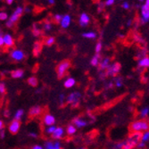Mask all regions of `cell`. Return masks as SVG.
Instances as JSON below:
<instances>
[{
  "instance_id": "cell-35",
  "label": "cell",
  "mask_w": 149,
  "mask_h": 149,
  "mask_svg": "<svg viewBox=\"0 0 149 149\" xmlns=\"http://www.w3.org/2000/svg\"><path fill=\"white\" fill-rule=\"evenodd\" d=\"M148 139H149V132H148V130H147V131H145V132H143V133H142L141 141L146 143V142H147V141H148Z\"/></svg>"
},
{
  "instance_id": "cell-54",
  "label": "cell",
  "mask_w": 149,
  "mask_h": 149,
  "mask_svg": "<svg viewBox=\"0 0 149 149\" xmlns=\"http://www.w3.org/2000/svg\"><path fill=\"white\" fill-rule=\"evenodd\" d=\"M4 115H5L6 117H8V116L10 115V112H9L8 110H6V111H5V113H4Z\"/></svg>"
},
{
  "instance_id": "cell-52",
  "label": "cell",
  "mask_w": 149,
  "mask_h": 149,
  "mask_svg": "<svg viewBox=\"0 0 149 149\" xmlns=\"http://www.w3.org/2000/svg\"><path fill=\"white\" fill-rule=\"evenodd\" d=\"M4 127H5V124L3 123V120H0V130H4Z\"/></svg>"
},
{
  "instance_id": "cell-24",
  "label": "cell",
  "mask_w": 149,
  "mask_h": 149,
  "mask_svg": "<svg viewBox=\"0 0 149 149\" xmlns=\"http://www.w3.org/2000/svg\"><path fill=\"white\" fill-rule=\"evenodd\" d=\"M100 59H101V56L99 55V54H96V55L93 56V58L90 61L91 65L92 66H98L99 62H100Z\"/></svg>"
},
{
  "instance_id": "cell-47",
  "label": "cell",
  "mask_w": 149,
  "mask_h": 149,
  "mask_svg": "<svg viewBox=\"0 0 149 149\" xmlns=\"http://www.w3.org/2000/svg\"><path fill=\"white\" fill-rule=\"evenodd\" d=\"M113 86H114L113 82V81H111V82H109V83H108V84L105 86V88H109V89H111V88H113Z\"/></svg>"
},
{
  "instance_id": "cell-5",
  "label": "cell",
  "mask_w": 149,
  "mask_h": 149,
  "mask_svg": "<svg viewBox=\"0 0 149 149\" xmlns=\"http://www.w3.org/2000/svg\"><path fill=\"white\" fill-rule=\"evenodd\" d=\"M140 13H141V17L139 20L140 24H145L148 22L149 20V1L146 0L145 5L141 6L140 9Z\"/></svg>"
},
{
  "instance_id": "cell-38",
  "label": "cell",
  "mask_w": 149,
  "mask_h": 149,
  "mask_svg": "<svg viewBox=\"0 0 149 149\" xmlns=\"http://www.w3.org/2000/svg\"><path fill=\"white\" fill-rule=\"evenodd\" d=\"M8 18V15L6 12H0V20L5 21Z\"/></svg>"
},
{
  "instance_id": "cell-1",
  "label": "cell",
  "mask_w": 149,
  "mask_h": 149,
  "mask_svg": "<svg viewBox=\"0 0 149 149\" xmlns=\"http://www.w3.org/2000/svg\"><path fill=\"white\" fill-rule=\"evenodd\" d=\"M143 132H132L128 139L123 141V149H134L137 146L139 141H141Z\"/></svg>"
},
{
  "instance_id": "cell-41",
  "label": "cell",
  "mask_w": 149,
  "mask_h": 149,
  "mask_svg": "<svg viewBox=\"0 0 149 149\" xmlns=\"http://www.w3.org/2000/svg\"><path fill=\"white\" fill-rule=\"evenodd\" d=\"M123 142H119L113 146V148L114 149H123Z\"/></svg>"
},
{
  "instance_id": "cell-34",
  "label": "cell",
  "mask_w": 149,
  "mask_h": 149,
  "mask_svg": "<svg viewBox=\"0 0 149 149\" xmlns=\"http://www.w3.org/2000/svg\"><path fill=\"white\" fill-rule=\"evenodd\" d=\"M55 41H56L55 38L49 37V38H47L45 40V44H46V46H47V47H51L54 43H55Z\"/></svg>"
},
{
  "instance_id": "cell-46",
  "label": "cell",
  "mask_w": 149,
  "mask_h": 149,
  "mask_svg": "<svg viewBox=\"0 0 149 149\" xmlns=\"http://www.w3.org/2000/svg\"><path fill=\"white\" fill-rule=\"evenodd\" d=\"M104 4L103 2H100L99 3V6H98V12L100 13L101 11L104 10Z\"/></svg>"
},
{
  "instance_id": "cell-22",
  "label": "cell",
  "mask_w": 149,
  "mask_h": 149,
  "mask_svg": "<svg viewBox=\"0 0 149 149\" xmlns=\"http://www.w3.org/2000/svg\"><path fill=\"white\" fill-rule=\"evenodd\" d=\"M32 32H33V35L36 36V37H38L42 34V30L41 28L38 26V23H34L33 24V28H32Z\"/></svg>"
},
{
  "instance_id": "cell-55",
  "label": "cell",
  "mask_w": 149,
  "mask_h": 149,
  "mask_svg": "<svg viewBox=\"0 0 149 149\" xmlns=\"http://www.w3.org/2000/svg\"><path fill=\"white\" fill-rule=\"evenodd\" d=\"M55 3H56L55 0H49V1H48V4H49V5H54Z\"/></svg>"
},
{
  "instance_id": "cell-4",
  "label": "cell",
  "mask_w": 149,
  "mask_h": 149,
  "mask_svg": "<svg viewBox=\"0 0 149 149\" xmlns=\"http://www.w3.org/2000/svg\"><path fill=\"white\" fill-rule=\"evenodd\" d=\"M70 66H71V63L68 60H65V61H63L62 63H60L56 67L57 77L59 79H62L63 77H64L67 70L70 68Z\"/></svg>"
},
{
  "instance_id": "cell-51",
  "label": "cell",
  "mask_w": 149,
  "mask_h": 149,
  "mask_svg": "<svg viewBox=\"0 0 149 149\" xmlns=\"http://www.w3.org/2000/svg\"><path fill=\"white\" fill-rule=\"evenodd\" d=\"M4 46V40H3V36L0 35V47Z\"/></svg>"
},
{
  "instance_id": "cell-59",
  "label": "cell",
  "mask_w": 149,
  "mask_h": 149,
  "mask_svg": "<svg viewBox=\"0 0 149 149\" xmlns=\"http://www.w3.org/2000/svg\"><path fill=\"white\" fill-rule=\"evenodd\" d=\"M0 31H1V30H0Z\"/></svg>"
},
{
  "instance_id": "cell-20",
  "label": "cell",
  "mask_w": 149,
  "mask_h": 149,
  "mask_svg": "<svg viewBox=\"0 0 149 149\" xmlns=\"http://www.w3.org/2000/svg\"><path fill=\"white\" fill-rule=\"evenodd\" d=\"M42 50V44L40 42H36L33 46V55L34 56H38Z\"/></svg>"
},
{
  "instance_id": "cell-26",
  "label": "cell",
  "mask_w": 149,
  "mask_h": 149,
  "mask_svg": "<svg viewBox=\"0 0 149 149\" xmlns=\"http://www.w3.org/2000/svg\"><path fill=\"white\" fill-rule=\"evenodd\" d=\"M148 113H149V108H148V106H146V107L142 108L141 111H140V117L142 118V120H145L147 117Z\"/></svg>"
},
{
  "instance_id": "cell-31",
  "label": "cell",
  "mask_w": 149,
  "mask_h": 149,
  "mask_svg": "<svg viewBox=\"0 0 149 149\" xmlns=\"http://www.w3.org/2000/svg\"><path fill=\"white\" fill-rule=\"evenodd\" d=\"M23 114H24V111H23L22 109H19V110L15 113L13 119H15V120H19V121H20V120L22 119V117L23 116Z\"/></svg>"
},
{
  "instance_id": "cell-16",
  "label": "cell",
  "mask_w": 149,
  "mask_h": 149,
  "mask_svg": "<svg viewBox=\"0 0 149 149\" xmlns=\"http://www.w3.org/2000/svg\"><path fill=\"white\" fill-rule=\"evenodd\" d=\"M3 40H4V45L7 47H11L15 44V40H13V37L10 34H6L3 36Z\"/></svg>"
},
{
  "instance_id": "cell-2",
  "label": "cell",
  "mask_w": 149,
  "mask_h": 149,
  "mask_svg": "<svg viewBox=\"0 0 149 149\" xmlns=\"http://www.w3.org/2000/svg\"><path fill=\"white\" fill-rule=\"evenodd\" d=\"M149 128L148 121L146 120H139L132 123L130 126V130L132 132H145L147 131Z\"/></svg>"
},
{
  "instance_id": "cell-8",
  "label": "cell",
  "mask_w": 149,
  "mask_h": 149,
  "mask_svg": "<svg viewBox=\"0 0 149 149\" xmlns=\"http://www.w3.org/2000/svg\"><path fill=\"white\" fill-rule=\"evenodd\" d=\"M10 56H11V57H12L13 60H15V61H17V62L23 60L24 57H25L24 53H23L22 50H20V49H13V50L11 52Z\"/></svg>"
},
{
  "instance_id": "cell-56",
  "label": "cell",
  "mask_w": 149,
  "mask_h": 149,
  "mask_svg": "<svg viewBox=\"0 0 149 149\" xmlns=\"http://www.w3.org/2000/svg\"><path fill=\"white\" fill-rule=\"evenodd\" d=\"M13 3V0H7V1H6V4H7V5H12Z\"/></svg>"
},
{
  "instance_id": "cell-25",
  "label": "cell",
  "mask_w": 149,
  "mask_h": 149,
  "mask_svg": "<svg viewBox=\"0 0 149 149\" xmlns=\"http://www.w3.org/2000/svg\"><path fill=\"white\" fill-rule=\"evenodd\" d=\"M82 37L85 38H88V39H93L97 38V33L93 32V31H89V32H84L82 34Z\"/></svg>"
},
{
  "instance_id": "cell-15",
  "label": "cell",
  "mask_w": 149,
  "mask_h": 149,
  "mask_svg": "<svg viewBox=\"0 0 149 149\" xmlns=\"http://www.w3.org/2000/svg\"><path fill=\"white\" fill-rule=\"evenodd\" d=\"M42 113V108L40 107L39 105H35L32 106L30 111H29V116L31 117H36L38 115H39L40 113Z\"/></svg>"
},
{
  "instance_id": "cell-33",
  "label": "cell",
  "mask_w": 149,
  "mask_h": 149,
  "mask_svg": "<svg viewBox=\"0 0 149 149\" xmlns=\"http://www.w3.org/2000/svg\"><path fill=\"white\" fill-rule=\"evenodd\" d=\"M117 88H120L123 85V79L121 77H116L115 78V84H114Z\"/></svg>"
},
{
  "instance_id": "cell-13",
  "label": "cell",
  "mask_w": 149,
  "mask_h": 149,
  "mask_svg": "<svg viewBox=\"0 0 149 149\" xmlns=\"http://www.w3.org/2000/svg\"><path fill=\"white\" fill-rule=\"evenodd\" d=\"M72 123H73L72 124L75 127H78V128H83V127H85L88 124V121L85 119L81 118V117H76V118H74Z\"/></svg>"
},
{
  "instance_id": "cell-7",
  "label": "cell",
  "mask_w": 149,
  "mask_h": 149,
  "mask_svg": "<svg viewBox=\"0 0 149 149\" xmlns=\"http://www.w3.org/2000/svg\"><path fill=\"white\" fill-rule=\"evenodd\" d=\"M120 68H121V65H120V63H113L110 64L109 67H108V68L106 69L105 75L106 76L114 77V76H116L120 72Z\"/></svg>"
},
{
  "instance_id": "cell-6",
  "label": "cell",
  "mask_w": 149,
  "mask_h": 149,
  "mask_svg": "<svg viewBox=\"0 0 149 149\" xmlns=\"http://www.w3.org/2000/svg\"><path fill=\"white\" fill-rule=\"evenodd\" d=\"M80 97H81V95L79 92H72L69 95L68 97H67L66 101L72 107H77L79 104Z\"/></svg>"
},
{
  "instance_id": "cell-44",
  "label": "cell",
  "mask_w": 149,
  "mask_h": 149,
  "mask_svg": "<svg viewBox=\"0 0 149 149\" xmlns=\"http://www.w3.org/2000/svg\"><path fill=\"white\" fill-rule=\"evenodd\" d=\"M121 6H123V8L125 9V10H128V9H130V4H129L128 2H123V5H121Z\"/></svg>"
},
{
  "instance_id": "cell-48",
  "label": "cell",
  "mask_w": 149,
  "mask_h": 149,
  "mask_svg": "<svg viewBox=\"0 0 149 149\" xmlns=\"http://www.w3.org/2000/svg\"><path fill=\"white\" fill-rule=\"evenodd\" d=\"M29 137H31V138L36 139V138H38V134L37 133H34V132H30L29 133Z\"/></svg>"
},
{
  "instance_id": "cell-11",
  "label": "cell",
  "mask_w": 149,
  "mask_h": 149,
  "mask_svg": "<svg viewBox=\"0 0 149 149\" xmlns=\"http://www.w3.org/2000/svg\"><path fill=\"white\" fill-rule=\"evenodd\" d=\"M43 123L46 126H53L56 123V118L50 113H47L43 116Z\"/></svg>"
},
{
  "instance_id": "cell-42",
  "label": "cell",
  "mask_w": 149,
  "mask_h": 149,
  "mask_svg": "<svg viewBox=\"0 0 149 149\" xmlns=\"http://www.w3.org/2000/svg\"><path fill=\"white\" fill-rule=\"evenodd\" d=\"M64 99H65L64 94H60V96H59V103H60V104H61V105H63V104Z\"/></svg>"
},
{
  "instance_id": "cell-10",
  "label": "cell",
  "mask_w": 149,
  "mask_h": 149,
  "mask_svg": "<svg viewBox=\"0 0 149 149\" xmlns=\"http://www.w3.org/2000/svg\"><path fill=\"white\" fill-rule=\"evenodd\" d=\"M20 128H21V121L13 120L12 121V123H10L8 130H9V131H10L12 134H16V133L19 131Z\"/></svg>"
},
{
  "instance_id": "cell-21",
  "label": "cell",
  "mask_w": 149,
  "mask_h": 149,
  "mask_svg": "<svg viewBox=\"0 0 149 149\" xmlns=\"http://www.w3.org/2000/svg\"><path fill=\"white\" fill-rule=\"evenodd\" d=\"M24 75V71L22 69H17L11 72V76L13 79H21Z\"/></svg>"
},
{
  "instance_id": "cell-37",
  "label": "cell",
  "mask_w": 149,
  "mask_h": 149,
  "mask_svg": "<svg viewBox=\"0 0 149 149\" xmlns=\"http://www.w3.org/2000/svg\"><path fill=\"white\" fill-rule=\"evenodd\" d=\"M6 91V88L4 82H0V95H3L5 94Z\"/></svg>"
},
{
  "instance_id": "cell-39",
  "label": "cell",
  "mask_w": 149,
  "mask_h": 149,
  "mask_svg": "<svg viewBox=\"0 0 149 149\" xmlns=\"http://www.w3.org/2000/svg\"><path fill=\"white\" fill-rule=\"evenodd\" d=\"M62 18H63V15H56L55 16H54V20H55L56 23H60Z\"/></svg>"
},
{
  "instance_id": "cell-19",
  "label": "cell",
  "mask_w": 149,
  "mask_h": 149,
  "mask_svg": "<svg viewBox=\"0 0 149 149\" xmlns=\"http://www.w3.org/2000/svg\"><path fill=\"white\" fill-rule=\"evenodd\" d=\"M139 68H142V69H146L149 66V58L148 56H146L140 60H139Z\"/></svg>"
},
{
  "instance_id": "cell-30",
  "label": "cell",
  "mask_w": 149,
  "mask_h": 149,
  "mask_svg": "<svg viewBox=\"0 0 149 149\" xmlns=\"http://www.w3.org/2000/svg\"><path fill=\"white\" fill-rule=\"evenodd\" d=\"M134 40L136 42H138V43H141V44L145 43V40H144L143 37L140 34H139V33H135L134 34Z\"/></svg>"
},
{
  "instance_id": "cell-12",
  "label": "cell",
  "mask_w": 149,
  "mask_h": 149,
  "mask_svg": "<svg viewBox=\"0 0 149 149\" xmlns=\"http://www.w3.org/2000/svg\"><path fill=\"white\" fill-rule=\"evenodd\" d=\"M63 136H64V130L62 127H57L56 129V130L54 131V133L52 134V138L56 140L63 139Z\"/></svg>"
},
{
  "instance_id": "cell-40",
  "label": "cell",
  "mask_w": 149,
  "mask_h": 149,
  "mask_svg": "<svg viewBox=\"0 0 149 149\" xmlns=\"http://www.w3.org/2000/svg\"><path fill=\"white\" fill-rule=\"evenodd\" d=\"M102 47H103V45L101 42H98L97 45H96V54H99L102 50Z\"/></svg>"
},
{
  "instance_id": "cell-17",
  "label": "cell",
  "mask_w": 149,
  "mask_h": 149,
  "mask_svg": "<svg viewBox=\"0 0 149 149\" xmlns=\"http://www.w3.org/2000/svg\"><path fill=\"white\" fill-rule=\"evenodd\" d=\"M109 65H110V59L109 58H104L103 60H101L99 62V64H98L99 70L101 72H104V71H106V69L108 68V67H109Z\"/></svg>"
},
{
  "instance_id": "cell-28",
  "label": "cell",
  "mask_w": 149,
  "mask_h": 149,
  "mask_svg": "<svg viewBox=\"0 0 149 149\" xmlns=\"http://www.w3.org/2000/svg\"><path fill=\"white\" fill-rule=\"evenodd\" d=\"M146 56H147V49H142V50H140L138 54H137V56H136V57L138 58V59H142V58H144V57H146Z\"/></svg>"
},
{
  "instance_id": "cell-32",
  "label": "cell",
  "mask_w": 149,
  "mask_h": 149,
  "mask_svg": "<svg viewBox=\"0 0 149 149\" xmlns=\"http://www.w3.org/2000/svg\"><path fill=\"white\" fill-rule=\"evenodd\" d=\"M42 29H43L44 31H51V29H52V24H51V22H50L49 21H46V22L43 23V25H42Z\"/></svg>"
},
{
  "instance_id": "cell-27",
  "label": "cell",
  "mask_w": 149,
  "mask_h": 149,
  "mask_svg": "<svg viewBox=\"0 0 149 149\" xmlns=\"http://www.w3.org/2000/svg\"><path fill=\"white\" fill-rule=\"evenodd\" d=\"M28 83L31 85V86H32V87H37L38 86V79L36 78V77H30L29 79H28Z\"/></svg>"
},
{
  "instance_id": "cell-9",
  "label": "cell",
  "mask_w": 149,
  "mask_h": 149,
  "mask_svg": "<svg viewBox=\"0 0 149 149\" xmlns=\"http://www.w3.org/2000/svg\"><path fill=\"white\" fill-rule=\"evenodd\" d=\"M44 149H62L60 141H46L44 144Z\"/></svg>"
},
{
  "instance_id": "cell-53",
  "label": "cell",
  "mask_w": 149,
  "mask_h": 149,
  "mask_svg": "<svg viewBox=\"0 0 149 149\" xmlns=\"http://www.w3.org/2000/svg\"><path fill=\"white\" fill-rule=\"evenodd\" d=\"M106 77L105 75V72H101V74H100V78H102V79H104V78Z\"/></svg>"
},
{
  "instance_id": "cell-29",
  "label": "cell",
  "mask_w": 149,
  "mask_h": 149,
  "mask_svg": "<svg viewBox=\"0 0 149 149\" xmlns=\"http://www.w3.org/2000/svg\"><path fill=\"white\" fill-rule=\"evenodd\" d=\"M76 127L73 125V124H70V125H68V127H67V129H66V131H67V134L68 135H73V134H75L76 133Z\"/></svg>"
},
{
  "instance_id": "cell-23",
  "label": "cell",
  "mask_w": 149,
  "mask_h": 149,
  "mask_svg": "<svg viewBox=\"0 0 149 149\" xmlns=\"http://www.w3.org/2000/svg\"><path fill=\"white\" fill-rule=\"evenodd\" d=\"M76 84V81L73 78H68L64 81V87L66 88H71Z\"/></svg>"
},
{
  "instance_id": "cell-50",
  "label": "cell",
  "mask_w": 149,
  "mask_h": 149,
  "mask_svg": "<svg viewBox=\"0 0 149 149\" xmlns=\"http://www.w3.org/2000/svg\"><path fill=\"white\" fill-rule=\"evenodd\" d=\"M31 149H44V148H43V146H39V145H36V146H32V148H31Z\"/></svg>"
},
{
  "instance_id": "cell-43",
  "label": "cell",
  "mask_w": 149,
  "mask_h": 149,
  "mask_svg": "<svg viewBox=\"0 0 149 149\" xmlns=\"http://www.w3.org/2000/svg\"><path fill=\"white\" fill-rule=\"evenodd\" d=\"M104 4L106 6H113L114 4V0H107V1H105Z\"/></svg>"
},
{
  "instance_id": "cell-18",
  "label": "cell",
  "mask_w": 149,
  "mask_h": 149,
  "mask_svg": "<svg viewBox=\"0 0 149 149\" xmlns=\"http://www.w3.org/2000/svg\"><path fill=\"white\" fill-rule=\"evenodd\" d=\"M71 16L69 15H63V18L61 20V26L63 27V28L66 29V28H68L70 23H71Z\"/></svg>"
},
{
  "instance_id": "cell-57",
  "label": "cell",
  "mask_w": 149,
  "mask_h": 149,
  "mask_svg": "<svg viewBox=\"0 0 149 149\" xmlns=\"http://www.w3.org/2000/svg\"><path fill=\"white\" fill-rule=\"evenodd\" d=\"M131 24H132V20L130 19V20L128 21V22H127V25H128V26H130Z\"/></svg>"
},
{
  "instance_id": "cell-58",
  "label": "cell",
  "mask_w": 149,
  "mask_h": 149,
  "mask_svg": "<svg viewBox=\"0 0 149 149\" xmlns=\"http://www.w3.org/2000/svg\"><path fill=\"white\" fill-rule=\"evenodd\" d=\"M81 149H86V148H81Z\"/></svg>"
},
{
  "instance_id": "cell-49",
  "label": "cell",
  "mask_w": 149,
  "mask_h": 149,
  "mask_svg": "<svg viewBox=\"0 0 149 149\" xmlns=\"http://www.w3.org/2000/svg\"><path fill=\"white\" fill-rule=\"evenodd\" d=\"M0 138H1V139H5V130H0Z\"/></svg>"
},
{
  "instance_id": "cell-36",
  "label": "cell",
  "mask_w": 149,
  "mask_h": 149,
  "mask_svg": "<svg viewBox=\"0 0 149 149\" xmlns=\"http://www.w3.org/2000/svg\"><path fill=\"white\" fill-rule=\"evenodd\" d=\"M56 127L55 126V125H53V126H49V127H47V129H46V133L47 134H53L54 133V131L56 130Z\"/></svg>"
},
{
  "instance_id": "cell-3",
  "label": "cell",
  "mask_w": 149,
  "mask_h": 149,
  "mask_svg": "<svg viewBox=\"0 0 149 149\" xmlns=\"http://www.w3.org/2000/svg\"><path fill=\"white\" fill-rule=\"evenodd\" d=\"M22 13H23V7L22 6H17L16 9L15 10V12L13 13V15L10 16L8 22H6V26L8 28H13L15 23L19 20V18L22 15Z\"/></svg>"
},
{
  "instance_id": "cell-14",
  "label": "cell",
  "mask_w": 149,
  "mask_h": 149,
  "mask_svg": "<svg viewBox=\"0 0 149 149\" xmlns=\"http://www.w3.org/2000/svg\"><path fill=\"white\" fill-rule=\"evenodd\" d=\"M89 16L87 15L86 13H82L79 16V23L81 27H86L88 23H89Z\"/></svg>"
},
{
  "instance_id": "cell-45",
  "label": "cell",
  "mask_w": 149,
  "mask_h": 149,
  "mask_svg": "<svg viewBox=\"0 0 149 149\" xmlns=\"http://www.w3.org/2000/svg\"><path fill=\"white\" fill-rule=\"evenodd\" d=\"M145 146H146V143H145V142H142V141H139V144L137 145V147H138V148H139V149L144 148Z\"/></svg>"
}]
</instances>
